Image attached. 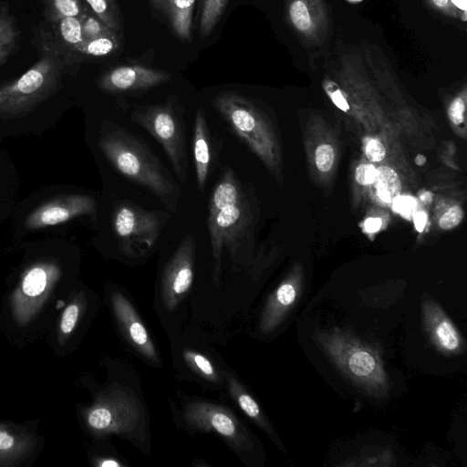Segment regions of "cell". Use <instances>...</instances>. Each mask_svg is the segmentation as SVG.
<instances>
[{"instance_id":"cell-19","label":"cell","mask_w":467,"mask_h":467,"mask_svg":"<svg viewBox=\"0 0 467 467\" xmlns=\"http://www.w3.org/2000/svg\"><path fill=\"white\" fill-rule=\"evenodd\" d=\"M225 379L229 393L239 408L280 446L270 422L257 401L232 374L226 372Z\"/></svg>"},{"instance_id":"cell-32","label":"cell","mask_w":467,"mask_h":467,"mask_svg":"<svg viewBox=\"0 0 467 467\" xmlns=\"http://www.w3.org/2000/svg\"><path fill=\"white\" fill-rule=\"evenodd\" d=\"M392 208L406 218H410L417 206L416 200L411 196L398 195L392 201Z\"/></svg>"},{"instance_id":"cell-22","label":"cell","mask_w":467,"mask_h":467,"mask_svg":"<svg viewBox=\"0 0 467 467\" xmlns=\"http://www.w3.org/2000/svg\"><path fill=\"white\" fill-rule=\"evenodd\" d=\"M120 41L117 32L82 42L77 46L72 53V58L78 56L105 57L119 48Z\"/></svg>"},{"instance_id":"cell-10","label":"cell","mask_w":467,"mask_h":467,"mask_svg":"<svg viewBox=\"0 0 467 467\" xmlns=\"http://www.w3.org/2000/svg\"><path fill=\"white\" fill-rule=\"evenodd\" d=\"M182 418L193 430L217 433L239 452L252 448L253 441L245 427L222 405L194 400L186 404Z\"/></svg>"},{"instance_id":"cell-2","label":"cell","mask_w":467,"mask_h":467,"mask_svg":"<svg viewBox=\"0 0 467 467\" xmlns=\"http://www.w3.org/2000/svg\"><path fill=\"white\" fill-rule=\"evenodd\" d=\"M317 344L357 388L376 399H384L389 391V378L377 349L349 330L337 327L315 333Z\"/></svg>"},{"instance_id":"cell-24","label":"cell","mask_w":467,"mask_h":467,"mask_svg":"<svg viewBox=\"0 0 467 467\" xmlns=\"http://www.w3.org/2000/svg\"><path fill=\"white\" fill-rule=\"evenodd\" d=\"M378 196L385 202L391 201L400 193V181L394 170L381 166L376 169L374 180Z\"/></svg>"},{"instance_id":"cell-42","label":"cell","mask_w":467,"mask_h":467,"mask_svg":"<svg viewBox=\"0 0 467 467\" xmlns=\"http://www.w3.org/2000/svg\"><path fill=\"white\" fill-rule=\"evenodd\" d=\"M425 157L422 155H418L415 159V161L418 165L421 166L425 163Z\"/></svg>"},{"instance_id":"cell-31","label":"cell","mask_w":467,"mask_h":467,"mask_svg":"<svg viewBox=\"0 0 467 467\" xmlns=\"http://www.w3.org/2000/svg\"><path fill=\"white\" fill-rule=\"evenodd\" d=\"M334 150L329 144H321L317 147L315 161L317 169L322 172L329 171L334 164Z\"/></svg>"},{"instance_id":"cell-9","label":"cell","mask_w":467,"mask_h":467,"mask_svg":"<svg viewBox=\"0 0 467 467\" xmlns=\"http://www.w3.org/2000/svg\"><path fill=\"white\" fill-rule=\"evenodd\" d=\"M285 18L306 49L316 50L328 43L332 16L327 0H285Z\"/></svg>"},{"instance_id":"cell-20","label":"cell","mask_w":467,"mask_h":467,"mask_svg":"<svg viewBox=\"0 0 467 467\" xmlns=\"http://www.w3.org/2000/svg\"><path fill=\"white\" fill-rule=\"evenodd\" d=\"M33 437L0 426V464L21 459L33 448Z\"/></svg>"},{"instance_id":"cell-17","label":"cell","mask_w":467,"mask_h":467,"mask_svg":"<svg viewBox=\"0 0 467 467\" xmlns=\"http://www.w3.org/2000/svg\"><path fill=\"white\" fill-rule=\"evenodd\" d=\"M196 0H148L152 13L183 42L192 41V15Z\"/></svg>"},{"instance_id":"cell-38","label":"cell","mask_w":467,"mask_h":467,"mask_svg":"<svg viewBox=\"0 0 467 467\" xmlns=\"http://www.w3.org/2000/svg\"><path fill=\"white\" fill-rule=\"evenodd\" d=\"M415 227L419 232H422L427 223V214L425 212L419 211L413 214Z\"/></svg>"},{"instance_id":"cell-28","label":"cell","mask_w":467,"mask_h":467,"mask_svg":"<svg viewBox=\"0 0 467 467\" xmlns=\"http://www.w3.org/2000/svg\"><path fill=\"white\" fill-rule=\"evenodd\" d=\"M44 4L50 22L67 16H79L84 9L79 0H44Z\"/></svg>"},{"instance_id":"cell-5","label":"cell","mask_w":467,"mask_h":467,"mask_svg":"<svg viewBox=\"0 0 467 467\" xmlns=\"http://www.w3.org/2000/svg\"><path fill=\"white\" fill-rule=\"evenodd\" d=\"M130 119L162 146L177 177L182 182H185L188 163L184 130L173 102L139 107L132 112Z\"/></svg>"},{"instance_id":"cell-40","label":"cell","mask_w":467,"mask_h":467,"mask_svg":"<svg viewBox=\"0 0 467 467\" xmlns=\"http://www.w3.org/2000/svg\"><path fill=\"white\" fill-rule=\"evenodd\" d=\"M98 465L99 467H119L122 466L123 464L116 459L107 458L102 459L100 462H99Z\"/></svg>"},{"instance_id":"cell-12","label":"cell","mask_w":467,"mask_h":467,"mask_svg":"<svg viewBox=\"0 0 467 467\" xmlns=\"http://www.w3.org/2000/svg\"><path fill=\"white\" fill-rule=\"evenodd\" d=\"M171 81V75L162 69L141 65H121L103 73L98 86L111 94L137 93Z\"/></svg>"},{"instance_id":"cell-34","label":"cell","mask_w":467,"mask_h":467,"mask_svg":"<svg viewBox=\"0 0 467 467\" xmlns=\"http://www.w3.org/2000/svg\"><path fill=\"white\" fill-rule=\"evenodd\" d=\"M464 111V98L462 96H458L451 102L448 109V115L453 124L459 125L463 121Z\"/></svg>"},{"instance_id":"cell-14","label":"cell","mask_w":467,"mask_h":467,"mask_svg":"<svg viewBox=\"0 0 467 467\" xmlns=\"http://www.w3.org/2000/svg\"><path fill=\"white\" fill-rule=\"evenodd\" d=\"M424 329L435 348L446 356L462 354L465 342L453 321L432 298L421 302Z\"/></svg>"},{"instance_id":"cell-3","label":"cell","mask_w":467,"mask_h":467,"mask_svg":"<svg viewBox=\"0 0 467 467\" xmlns=\"http://www.w3.org/2000/svg\"><path fill=\"white\" fill-rule=\"evenodd\" d=\"M66 64L57 48L51 47L22 76L0 87V119L21 118L44 102L58 87Z\"/></svg>"},{"instance_id":"cell-16","label":"cell","mask_w":467,"mask_h":467,"mask_svg":"<svg viewBox=\"0 0 467 467\" xmlns=\"http://www.w3.org/2000/svg\"><path fill=\"white\" fill-rule=\"evenodd\" d=\"M299 277L291 276L284 280L269 296L263 309L259 330L262 334L275 331L286 318L300 298Z\"/></svg>"},{"instance_id":"cell-26","label":"cell","mask_w":467,"mask_h":467,"mask_svg":"<svg viewBox=\"0 0 467 467\" xmlns=\"http://www.w3.org/2000/svg\"><path fill=\"white\" fill-rule=\"evenodd\" d=\"M18 38V30L11 16L0 11V66L7 59Z\"/></svg>"},{"instance_id":"cell-13","label":"cell","mask_w":467,"mask_h":467,"mask_svg":"<svg viewBox=\"0 0 467 467\" xmlns=\"http://www.w3.org/2000/svg\"><path fill=\"white\" fill-rule=\"evenodd\" d=\"M97 205L93 197L84 194L67 195L42 203L25 221L30 230L58 225L77 217L93 214Z\"/></svg>"},{"instance_id":"cell-18","label":"cell","mask_w":467,"mask_h":467,"mask_svg":"<svg viewBox=\"0 0 467 467\" xmlns=\"http://www.w3.org/2000/svg\"><path fill=\"white\" fill-rule=\"evenodd\" d=\"M192 151L198 189L202 191L209 175L212 158L210 132L202 109H199L195 115Z\"/></svg>"},{"instance_id":"cell-7","label":"cell","mask_w":467,"mask_h":467,"mask_svg":"<svg viewBox=\"0 0 467 467\" xmlns=\"http://www.w3.org/2000/svg\"><path fill=\"white\" fill-rule=\"evenodd\" d=\"M213 105L240 140L260 157L271 160L270 137L259 111L248 98L224 91L213 98Z\"/></svg>"},{"instance_id":"cell-21","label":"cell","mask_w":467,"mask_h":467,"mask_svg":"<svg viewBox=\"0 0 467 467\" xmlns=\"http://www.w3.org/2000/svg\"><path fill=\"white\" fill-rule=\"evenodd\" d=\"M51 25L59 47L67 51V58H72L74 48L83 41L80 16L63 17Z\"/></svg>"},{"instance_id":"cell-37","label":"cell","mask_w":467,"mask_h":467,"mask_svg":"<svg viewBox=\"0 0 467 467\" xmlns=\"http://www.w3.org/2000/svg\"><path fill=\"white\" fill-rule=\"evenodd\" d=\"M427 5L434 11L450 17L451 0H425Z\"/></svg>"},{"instance_id":"cell-15","label":"cell","mask_w":467,"mask_h":467,"mask_svg":"<svg viewBox=\"0 0 467 467\" xmlns=\"http://www.w3.org/2000/svg\"><path fill=\"white\" fill-rule=\"evenodd\" d=\"M111 306L119 324L132 346L149 360L159 363V356L150 336L129 299L122 293L114 292L111 296Z\"/></svg>"},{"instance_id":"cell-39","label":"cell","mask_w":467,"mask_h":467,"mask_svg":"<svg viewBox=\"0 0 467 467\" xmlns=\"http://www.w3.org/2000/svg\"><path fill=\"white\" fill-rule=\"evenodd\" d=\"M365 230L368 233L377 232L381 226V220L379 218H368L364 223Z\"/></svg>"},{"instance_id":"cell-25","label":"cell","mask_w":467,"mask_h":467,"mask_svg":"<svg viewBox=\"0 0 467 467\" xmlns=\"http://www.w3.org/2000/svg\"><path fill=\"white\" fill-rule=\"evenodd\" d=\"M91 12L115 32L122 30V20L116 0H85Z\"/></svg>"},{"instance_id":"cell-29","label":"cell","mask_w":467,"mask_h":467,"mask_svg":"<svg viewBox=\"0 0 467 467\" xmlns=\"http://www.w3.org/2000/svg\"><path fill=\"white\" fill-rule=\"evenodd\" d=\"M80 18L82 26V42L89 41L101 36L115 32L102 23L93 13L90 14L85 7L80 15Z\"/></svg>"},{"instance_id":"cell-23","label":"cell","mask_w":467,"mask_h":467,"mask_svg":"<svg viewBox=\"0 0 467 467\" xmlns=\"http://www.w3.org/2000/svg\"><path fill=\"white\" fill-rule=\"evenodd\" d=\"M229 0H201L199 9L200 36L207 37L219 23Z\"/></svg>"},{"instance_id":"cell-27","label":"cell","mask_w":467,"mask_h":467,"mask_svg":"<svg viewBox=\"0 0 467 467\" xmlns=\"http://www.w3.org/2000/svg\"><path fill=\"white\" fill-rule=\"evenodd\" d=\"M183 358L195 372L199 373L206 380L218 382L220 380L219 373L213 363L203 354L195 350L185 349Z\"/></svg>"},{"instance_id":"cell-8","label":"cell","mask_w":467,"mask_h":467,"mask_svg":"<svg viewBox=\"0 0 467 467\" xmlns=\"http://www.w3.org/2000/svg\"><path fill=\"white\" fill-rule=\"evenodd\" d=\"M168 214L120 203L112 215V226L122 253L140 256L157 241Z\"/></svg>"},{"instance_id":"cell-41","label":"cell","mask_w":467,"mask_h":467,"mask_svg":"<svg viewBox=\"0 0 467 467\" xmlns=\"http://www.w3.org/2000/svg\"><path fill=\"white\" fill-rule=\"evenodd\" d=\"M420 199L424 203H430L432 201V194L430 192H423L420 194Z\"/></svg>"},{"instance_id":"cell-36","label":"cell","mask_w":467,"mask_h":467,"mask_svg":"<svg viewBox=\"0 0 467 467\" xmlns=\"http://www.w3.org/2000/svg\"><path fill=\"white\" fill-rule=\"evenodd\" d=\"M366 155L369 161L378 162L384 159L386 150L382 143L378 140H369L365 148Z\"/></svg>"},{"instance_id":"cell-11","label":"cell","mask_w":467,"mask_h":467,"mask_svg":"<svg viewBox=\"0 0 467 467\" xmlns=\"http://www.w3.org/2000/svg\"><path fill=\"white\" fill-rule=\"evenodd\" d=\"M195 240L186 235L166 264L161 283V295L166 309L171 311L189 292L194 276Z\"/></svg>"},{"instance_id":"cell-33","label":"cell","mask_w":467,"mask_h":467,"mask_svg":"<svg viewBox=\"0 0 467 467\" xmlns=\"http://www.w3.org/2000/svg\"><path fill=\"white\" fill-rule=\"evenodd\" d=\"M463 217V212L460 206L449 208L440 218L439 225L443 230H449L457 226Z\"/></svg>"},{"instance_id":"cell-30","label":"cell","mask_w":467,"mask_h":467,"mask_svg":"<svg viewBox=\"0 0 467 467\" xmlns=\"http://www.w3.org/2000/svg\"><path fill=\"white\" fill-rule=\"evenodd\" d=\"M80 299L71 302L64 310L60 320V331L63 336H68L75 329L81 312Z\"/></svg>"},{"instance_id":"cell-4","label":"cell","mask_w":467,"mask_h":467,"mask_svg":"<svg viewBox=\"0 0 467 467\" xmlns=\"http://www.w3.org/2000/svg\"><path fill=\"white\" fill-rule=\"evenodd\" d=\"M244 219V207L241 185L234 171L227 169L214 186L209 202L208 231L215 262L216 281L221 267L223 247L224 244H233L241 237Z\"/></svg>"},{"instance_id":"cell-6","label":"cell","mask_w":467,"mask_h":467,"mask_svg":"<svg viewBox=\"0 0 467 467\" xmlns=\"http://www.w3.org/2000/svg\"><path fill=\"white\" fill-rule=\"evenodd\" d=\"M86 421L98 435L116 433L136 439L142 426V412L132 395L115 389L99 396L88 410Z\"/></svg>"},{"instance_id":"cell-1","label":"cell","mask_w":467,"mask_h":467,"mask_svg":"<svg viewBox=\"0 0 467 467\" xmlns=\"http://www.w3.org/2000/svg\"><path fill=\"white\" fill-rule=\"evenodd\" d=\"M99 146L119 173L148 188L170 210L176 211L181 190L143 142L122 127L106 121L101 126Z\"/></svg>"},{"instance_id":"cell-35","label":"cell","mask_w":467,"mask_h":467,"mask_svg":"<svg viewBox=\"0 0 467 467\" xmlns=\"http://www.w3.org/2000/svg\"><path fill=\"white\" fill-rule=\"evenodd\" d=\"M376 178V168L371 164H360L355 173V179L360 185L373 183Z\"/></svg>"}]
</instances>
